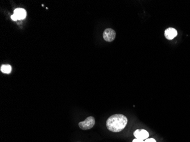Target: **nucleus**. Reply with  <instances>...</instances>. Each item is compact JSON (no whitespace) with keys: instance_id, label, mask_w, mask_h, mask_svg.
<instances>
[{"instance_id":"f257e3e1","label":"nucleus","mask_w":190,"mask_h":142,"mask_svg":"<svg viewBox=\"0 0 190 142\" xmlns=\"http://www.w3.org/2000/svg\"><path fill=\"white\" fill-rule=\"evenodd\" d=\"M128 123L126 116L123 114H114L110 116L106 123L107 127L109 131L114 133L120 132L124 129Z\"/></svg>"},{"instance_id":"f03ea898","label":"nucleus","mask_w":190,"mask_h":142,"mask_svg":"<svg viewBox=\"0 0 190 142\" xmlns=\"http://www.w3.org/2000/svg\"><path fill=\"white\" fill-rule=\"evenodd\" d=\"M95 124V119L94 117L90 116L86 118L84 121L80 122L79 123V126L81 129L86 130L92 129Z\"/></svg>"},{"instance_id":"7ed1b4c3","label":"nucleus","mask_w":190,"mask_h":142,"mask_svg":"<svg viewBox=\"0 0 190 142\" xmlns=\"http://www.w3.org/2000/svg\"><path fill=\"white\" fill-rule=\"evenodd\" d=\"M116 32L112 29H107L103 33V38L108 42H111L113 41L116 38Z\"/></svg>"},{"instance_id":"20e7f679","label":"nucleus","mask_w":190,"mask_h":142,"mask_svg":"<svg viewBox=\"0 0 190 142\" xmlns=\"http://www.w3.org/2000/svg\"><path fill=\"white\" fill-rule=\"evenodd\" d=\"M134 136L136 139L140 140H146L149 137V133L146 130L143 129L136 130L134 132Z\"/></svg>"},{"instance_id":"39448f33","label":"nucleus","mask_w":190,"mask_h":142,"mask_svg":"<svg viewBox=\"0 0 190 142\" xmlns=\"http://www.w3.org/2000/svg\"><path fill=\"white\" fill-rule=\"evenodd\" d=\"M177 31L172 27L167 29L164 31V36L166 39L169 40H172L174 39L175 36H177Z\"/></svg>"},{"instance_id":"423d86ee","label":"nucleus","mask_w":190,"mask_h":142,"mask_svg":"<svg viewBox=\"0 0 190 142\" xmlns=\"http://www.w3.org/2000/svg\"><path fill=\"white\" fill-rule=\"evenodd\" d=\"M18 19H23L26 17V11L22 8H18L15 9L14 11V14Z\"/></svg>"},{"instance_id":"0eeeda50","label":"nucleus","mask_w":190,"mask_h":142,"mask_svg":"<svg viewBox=\"0 0 190 142\" xmlns=\"http://www.w3.org/2000/svg\"><path fill=\"white\" fill-rule=\"evenodd\" d=\"M12 67L9 64L2 65L1 67V71L3 73L9 74L12 72Z\"/></svg>"},{"instance_id":"6e6552de","label":"nucleus","mask_w":190,"mask_h":142,"mask_svg":"<svg viewBox=\"0 0 190 142\" xmlns=\"http://www.w3.org/2000/svg\"><path fill=\"white\" fill-rule=\"evenodd\" d=\"M145 142H157L154 138H149L145 140Z\"/></svg>"},{"instance_id":"1a4fd4ad","label":"nucleus","mask_w":190,"mask_h":142,"mask_svg":"<svg viewBox=\"0 0 190 142\" xmlns=\"http://www.w3.org/2000/svg\"><path fill=\"white\" fill-rule=\"evenodd\" d=\"M132 142H145L142 140H140V139H136L135 138L133 140Z\"/></svg>"},{"instance_id":"9d476101","label":"nucleus","mask_w":190,"mask_h":142,"mask_svg":"<svg viewBox=\"0 0 190 142\" xmlns=\"http://www.w3.org/2000/svg\"><path fill=\"white\" fill-rule=\"evenodd\" d=\"M11 18L13 19V21H17L18 20L17 18L16 17V16L14 14H13V15L11 16Z\"/></svg>"}]
</instances>
